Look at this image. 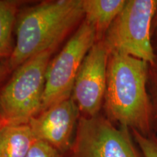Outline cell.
<instances>
[{"label":"cell","instance_id":"6da1fadb","mask_svg":"<svg viewBox=\"0 0 157 157\" xmlns=\"http://www.w3.org/2000/svg\"><path fill=\"white\" fill-rule=\"evenodd\" d=\"M148 68L144 60L111 52L103 105L105 117L111 122L143 135L154 133Z\"/></svg>","mask_w":157,"mask_h":157},{"label":"cell","instance_id":"7a4b0ae2","mask_svg":"<svg viewBox=\"0 0 157 157\" xmlns=\"http://www.w3.org/2000/svg\"><path fill=\"white\" fill-rule=\"evenodd\" d=\"M84 17L82 0L48 1L19 15L16 42L7 62L13 71L29 58L54 50Z\"/></svg>","mask_w":157,"mask_h":157},{"label":"cell","instance_id":"3957f363","mask_svg":"<svg viewBox=\"0 0 157 157\" xmlns=\"http://www.w3.org/2000/svg\"><path fill=\"white\" fill-rule=\"evenodd\" d=\"M52 51H45L25 61L0 89L1 126L26 124L40 113Z\"/></svg>","mask_w":157,"mask_h":157},{"label":"cell","instance_id":"277c9868","mask_svg":"<svg viewBox=\"0 0 157 157\" xmlns=\"http://www.w3.org/2000/svg\"><path fill=\"white\" fill-rule=\"evenodd\" d=\"M157 0H127L103 40L111 52L152 63L157 58L152 44L151 24Z\"/></svg>","mask_w":157,"mask_h":157},{"label":"cell","instance_id":"5b68a950","mask_svg":"<svg viewBox=\"0 0 157 157\" xmlns=\"http://www.w3.org/2000/svg\"><path fill=\"white\" fill-rule=\"evenodd\" d=\"M133 140L128 128L117 127L105 116H82L71 146L65 155L67 157H141Z\"/></svg>","mask_w":157,"mask_h":157},{"label":"cell","instance_id":"8992f818","mask_svg":"<svg viewBox=\"0 0 157 157\" xmlns=\"http://www.w3.org/2000/svg\"><path fill=\"white\" fill-rule=\"evenodd\" d=\"M96 42L95 31L84 21L48 65L40 112L71 98L80 66Z\"/></svg>","mask_w":157,"mask_h":157},{"label":"cell","instance_id":"52a82bcc","mask_svg":"<svg viewBox=\"0 0 157 157\" xmlns=\"http://www.w3.org/2000/svg\"><path fill=\"white\" fill-rule=\"evenodd\" d=\"M110 54L111 50L103 39L96 42L76 75L71 98L84 117L100 114L103 108Z\"/></svg>","mask_w":157,"mask_h":157},{"label":"cell","instance_id":"ba28073f","mask_svg":"<svg viewBox=\"0 0 157 157\" xmlns=\"http://www.w3.org/2000/svg\"><path fill=\"white\" fill-rule=\"evenodd\" d=\"M79 110L72 98L49 108L29 122L37 140L48 143L63 155L73 143Z\"/></svg>","mask_w":157,"mask_h":157},{"label":"cell","instance_id":"9c48e42d","mask_svg":"<svg viewBox=\"0 0 157 157\" xmlns=\"http://www.w3.org/2000/svg\"><path fill=\"white\" fill-rule=\"evenodd\" d=\"M127 0H82L84 21L95 31L96 39L103 40Z\"/></svg>","mask_w":157,"mask_h":157},{"label":"cell","instance_id":"30bf717a","mask_svg":"<svg viewBox=\"0 0 157 157\" xmlns=\"http://www.w3.org/2000/svg\"><path fill=\"white\" fill-rule=\"evenodd\" d=\"M37 140L29 124L0 127V157H25Z\"/></svg>","mask_w":157,"mask_h":157},{"label":"cell","instance_id":"8fae6325","mask_svg":"<svg viewBox=\"0 0 157 157\" xmlns=\"http://www.w3.org/2000/svg\"><path fill=\"white\" fill-rule=\"evenodd\" d=\"M18 3L0 0V60L8 58L13 52L12 34L15 25Z\"/></svg>","mask_w":157,"mask_h":157},{"label":"cell","instance_id":"7c38bea8","mask_svg":"<svg viewBox=\"0 0 157 157\" xmlns=\"http://www.w3.org/2000/svg\"><path fill=\"white\" fill-rule=\"evenodd\" d=\"M148 90L152 105L153 131L157 135V58L149 63Z\"/></svg>","mask_w":157,"mask_h":157},{"label":"cell","instance_id":"4fadbf2b","mask_svg":"<svg viewBox=\"0 0 157 157\" xmlns=\"http://www.w3.org/2000/svg\"><path fill=\"white\" fill-rule=\"evenodd\" d=\"M133 139L140 148L143 157H157V135L155 133L143 135L131 131Z\"/></svg>","mask_w":157,"mask_h":157},{"label":"cell","instance_id":"5bb4252c","mask_svg":"<svg viewBox=\"0 0 157 157\" xmlns=\"http://www.w3.org/2000/svg\"><path fill=\"white\" fill-rule=\"evenodd\" d=\"M25 157H64L60 151L44 141L37 140Z\"/></svg>","mask_w":157,"mask_h":157},{"label":"cell","instance_id":"9a60e30c","mask_svg":"<svg viewBox=\"0 0 157 157\" xmlns=\"http://www.w3.org/2000/svg\"><path fill=\"white\" fill-rule=\"evenodd\" d=\"M11 71L12 70L7 63V60L0 62V84L3 83V82L5 81V78H7Z\"/></svg>","mask_w":157,"mask_h":157},{"label":"cell","instance_id":"2e32d148","mask_svg":"<svg viewBox=\"0 0 157 157\" xmlns=\"http://www.w3.org/2000/svg\"><path fill=\"white\" fill-rule=\"evenodd\" d=\"M152 44L154 47L155 53L157 56V28L152 32Z\"/></svg>","mask_w":157,"mask_h":157},{"label":"cell","instance_id":"e0dca14e","mask_svg":"<svg viewBox=\"0 0 157 157\" xmlns=\"http://www.w3.org/2000/svg\"><path fill=\"white\" fill-rule=\"evenodd\" d=\"M0 127H1V119H0Z\"/></svg>","mask_w":157,"mask_h":157}]
</instances>
